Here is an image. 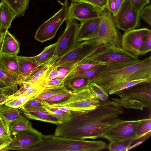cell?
Masks as SVG:
<instances>
[{"instance_id": "1", "label": "cell", "mask_w": 151, "mask_h": 151, "mask_svg": "<svg viewBox=\"0 0 151 151\" xmlns=\"http://www.w3.org/2000/svg\"><path fill=\"white\" fill-rule=\"evenodd\" d=\"M70 120L57 125L54 135L77 139H96L121 119L123 108L110 100L101 101L96 108L86 112L71 111Z\"/></svg>"}, {"instance_id": "2", "label": "cell", "mask_w": 151, "mask_h": 151, "mask_svg": "<svg viewBox=\"0 0 151 151\" xmlns=\"http://www.w3.org/2000/svg\"><path fill=\"white\" fill-rule=\"evenodd\" d=\"M141 79H151V56L119 69L106 70L96 77L92 82L108 93L124 82Z\"/></svg>"}, {"instance_id": "3", "label": "cell", "mask_w": 151, "mask_h": 151, "mask_svg": "<svg viewBox=\"0 0 151 151\" xmlns=\"http://www.w3.org/2000/svg\"><path fill=\"white\" fill-rule=\"evenodd\" d=\"M42 140L29 151H98L107 148L101 140L88 141L57 136L43 135Z\"/></svg>"}, {"instance_id": "4", "label": "cell", "mask_w": 151, "mask_h": 151, "mask_svg": "<svg viewBox=\"0 0 151 151\" xmlns=\"http://www.w3.org/2000/svg\"><path fill=\"white\" fill-rule=\"evenodd\" d=\"M140 60L138 57L122 47L102 44L98 45L78 64L85 63L100 64L108 66L109 70L119 69Z\"/></svg>"}, {"instance_id": "5", "label": "cell", "mask_w": 151, "mask_h": 151, "mask_svg": "<svg viewBox=\"0 0 151 151\" xmlns=\"http://www.w3.org/2000/svg\"><path fill=\"white\" fill-rule=\"evenodd\" d=\"M111 101L122 107L142 110L151 106V82L139 83L119 91Z\"/></svg>"}, {"instance_id": "6", "label": "cell", "mask_w": 151, "mask_h": 151, "mask_svg": "<svg viewBox=\"0 0 151 151\" xmlns=\"http://www.w3.org/2000/svg\"><path fill=\"white\" fill-rule=\"evenodd\" d=\"M101 101L95 97L87 87L73 92L68 99L63 102L50 104L46 103L52 107H67L71 111L86 112L96 108L100 105Z\"/></svg>"}, {"instance_id": "7", "label": "cell", "mask_w": 151, "mask_h": 151, "mask_svg": "<svg viewBox=\"0 0 151 151\" xmlns=\"http://www.w3.org/2000/svg\"><path fill=\"white\" fill-rule=\"evenodd\" d=\"M122 37L115 25L114 17L105 9L101 13L98 35L91 40L97 45L106 44L122 47Z\"/></svg>"}, {"instance_id": "8", "label": "cell", "mask_w": 151, "mask_h": 151, "mask_svg": "<svg viewBox=\"0 0 151 151\" xmlns=\"http://www.w3.org/2000/svg\"><path fill=\"white\" fill-rule=\"evenodd\" d=\"M68 0H65L62 8L39 27L35 33V39L44 42L53 38L63 22L68 19Z\"/></svg>"}, {"instance_id": "9", "label": "cell", "mask_w": 151, "mask_h": 151, "mask_svg": "<svg viewBox=\"0 0 151 151\" xmlns=\"http://www.w3.org/2000/svg\"><path fill=\"white\" fill-rule=\"evenodd\" d=\"M143 119L124 120L121 119L114 125L104 131L100 137L106 139L109 142L132 138L137 140L136 130Z\"/></svg>"}, {"instance_id": "10", "label": "cell", "mask_w": 151, "mask_h": 151, "mask_svg": "<svg viewBox=\"0 0 151 151\" xmlns=\"http://www.w3.org/2000/svg\"><path fill=\"white\" fill-rule=\"evenodd\" d=\"M99 45L91 40L84 41L58 59L53 66L58 68H71L87 57Z\"/></svg>"}, {"instance_id": "11", "label": "cell", "mask_w": 151, "mask_h": 151, "mask_svg": "<svg viewBox=\"0 0 151 151\" xmlns=\"http://www.w3.org/2000/svg\"><path fill=\"white\" fill-rule=\"evenodd\" d=\"M65 29L57 42L54 56L58 59L77 46L80 42L76 40L79 24L75 19L66 20Z\"/></svg>"}, {"instance_id": "12", "label": "cell", "mask_w": 151, "mask_h": 151, "mask_svg": "<svg viewBox=\"0 0 151 151\" xmlns=\"http://www.w3.org/2000/svg\"><path fill=\"white\" fill-rule=\"evenodd\" d=\"M139 13L132 7L129 0H125L114 17L116 26L125 32L139 27L140 19Z\"/></svg>"}, {"instance_id": "13", "label": "cell", "mask_w": 151, "mask_h": 151, "mask_svg": "<svg viewBox=\"0 0 151 151\" xmlns=\"http://www.w3.org/2000/svg\"><path fill=\"white\" fill-rule=\"evenodd\" d=\"M42 134L32 127L14 136L12 142L2 151L16 150L29 151L42 140Z\"/></svg>"}, {"instance_id": "14", "label": "cell", "mask_w": 151, "mask_h": 151, "mask_svg": "<svg viewBox=\"0 0 151 151\" xmlns=\"http://www.w3.org/2000/svg\"><path fill=\"white\" fill-rule=\"evenodd\" d=\"M150 33L151 30L146 28L125 32L122 37V47L138 57L142 45Z\"/></svg>"}, {"instance_id": "15", "label": "cell", "mask_w": 151, "mask_h": 151, "mask_svg": "<svg viewBox=\"0 0 151 151\" xmlns=\"http://www.w3.org/2000/svg\"><path fill=\"white\" fill-rule=\"evenodd\" d=\"M103 10L88 3L72 0L68 8V19H76L81 22L99 18L101 17Z\"/></svg>"}, {"instance_id": "16", "label": "cell", "mask_w": 151, "mask_h": 151, "mask_svg": "<svg viewBox=\"0 0 151 151\" xmlns=\"http://www.w3.org/2000/svg\"><path fill=\"white\" fill-rule=\"evenodd\" d=\"M101 17L80 22L77 32L76 40L79 42L91 40L97 36Z\"/></svg>"}, {"instance_id": "17", "label": "cell", "mask_w": 151, "mask_h": 151, "mask_svg": "<svg viewBox=\"0 0 151 151\" xmlns=\"http://www.w3.org/2000/svg\"><path fill=\"white\" fill-rule=\"evenodd\" d=\"M17 59L21 82L27 80L37 71L40 67L37 64L34 56H17Z\"/></svg>"}, {"instance_id": "18", "label": "cell", "mask_w": 151, "mask_h": 151, "mask_svg": "<svg viewBox=\"0 0 151 151\" xmlns=\"http://www.w3.org/2000/svg\"><path fill=\"white\" fill-rule=\"evenodd\" d=\"M18 86L19 89L9 97L7 101L22 94L27 96L31 99L45 89L42 83L36 82L23 81L19 83Z\"/></svg>"}, {"instance_id": "19", "label": "cell", "mask_w": 151, "mask_h": 151, "mask_svg": "<svg viewBox=\"0 0 151 151\" xmlns=\"http://www.w3.org/2000/svg\"><path fill=\"white\" fill-rule=\"evenodd\" d=\"M19 50L18 41L8 30H6L0 47V55L17 56Z\"/></svg>"}, {"instance_id": "20", "label": "cell", "mask_w": 151, "mask_h": 151, "mask_svg": "<svg viewBox=\"0 0 151 151\" xmlns=\"http://www.w3.org/2000/svg\"><path fill=\"white\" fill-rule=\"evenodd\" d=\"M21 109L28 119L41 121L58 125L60 124L57 119L46 111H42L22 106Z\"/></svg>"}, {"instance_id": "21", "label": "cell", "mask_w": 151, "mask_h": 151, "mask_svg": "<svg viewBox=\"0 0 151 151\" xmlns=\"http://www.w3.org/2000/svg\"><path fill=\"white\" fill-rule=\"evenodd\" d=\"M91 82L84 77L72 75L64 79V85L67 88L71 89L73 92H75L87 88Z\"/></svg>"}, {"instance_id": "22", "label": "cell", "mask_w": 151, "mask_h": 151, "mask_svg": "<svg viewBox=\"0 0 151 151\" xmlns=\"http://www.w3.org/2000/svg\"><path fill=\"white\" fill-rule=\"evenodd\" d=\"M17 17L15 12L8 5L1 1L0 3V22L3 30H8L13 20Z\"/></svg>"}, {"instance_id": "23", "label": "cell", "mask_w": 151, "mask_h": 151, "mask_svg": "<svg viewBox=\"0 0 151 151\" xmlns=\"http://www.w3.org/2000/svg\"><path fill=\"white\" fill-rule=\"evenodd\" d=\"M17 56L0 55V67L9 73L19 76Z\"/></svg>"}, {"instance_id": "24", "label": "cell", "mask_w": 151, "mask_h": 151, "mask_svg": "<svg viewBox=\"0 0 151 151\" xmlns=\"http://www.w3.org/2000/svg\"><path fill=\"white\" fill-rule=\"evenodd\" d=\"M58 60L54 56L50 61L40 67L33 75L24 81L38 82L42 83L43 85L45 77L48 70Z\"/></svg>"}, {"instance_id": "25", "label": "cell", "mask_w": 151, "mask_h": 151, "mask_svg": "<svg viewBox=\"0 0 151 151\" xmlns=\"http://www.w3.org/2000/svg\"><path fill=\"white\" fill-rule=\"evenodd\" d=\"M23 113L22 111L16 109L6 105L5 104L0 106V116L9 125L13 121L16 120Z\"/></svg>"}, {"instance_id": "26", "label": "cell", "mask_w": 151, "mask_h": 151, "mask_svg": "<svg viewBox=\"0 0 151 151\" xmlns=\"http://www.w3.org/2000/svg\"><path fill=\"white\" fill-rule=\"evenodd\" d=\"M40 101L45 111L50 114L56 117L58 120L60 124L68 122L71 119V112H66L59 108L50 106L42 100Z\"/></svg>"}, {"instance_id": "27", "label": "cell", "mask_w": 151, "mask_h": 151, "mask_svg": "<svg viewBox=\"0 0 151 151\" xmlns=\"http://www.w3.org/2000/svg\"><path fill=\"white\" fill-rule=\"evenodd\" d=\"M32 127V123L21 115L9 124V129L11 134L14 136L21 132L27 130Z\"/></svg>"}, {"instance_id": "28", "label": "cell", "mask_w": 151, "mask_h": 151, "mask_svg": "<svg viewBox=\"0 0 151 151\" xmlns=\"http://www.w3.org/2000/svg\"><path fill=\"white\" fill-rule=\"evenodd\" d=\"M57 45V42L46 47L40 54L34 56L39 67L47 63L54 57Z\"/></svg>"}, {"instance_id": "29", "label": "cell", "mask_w": 151, "mask_h": 151, "mask_svg": "<svg viewBox=\"0 0 151 151\" xmlns=\"http://www.w3.org/2000/svg\"><path fill=\"white\" fill-rule=\"evenodd\" d=\"M21 81L19 76L9 73L0 67V84L2 87L17 86Z\"/></svg>"}, {"instance_id": "30", "label": "cell", "mask_w": 151, "mask_h": 151, "mask_svg": "<svg viewBox=\"0 0 151 151\" xmlns=\"http://www.w3.org/2000/svg\"><path fill=\"white\" fill-rule=\"evenodd\" d=\"M108 68V66L101 65L90 69L74 73L70 76H81L86 78L91 82L96 77L103 72L107 70Z\"/></svg>"}, {"instance_id": "31", "label": "cell", "mask_w": 151, "mask_h": 151, "mask_svg": "<svg viewBox=\"0 0 151 151\" xmlns=\"http://www.w3.org/2000/svg\"><path fill=\"white\" fill-rule=\"evenodd\" d=\"M16 13L17 17L24 16L27 9L29 0H1Z\"/></svg>"}, {"instance_id": "32", "label": "cell", "mask_w": 151, "mask_h": 151, "mask_svg": "<svg viewBox=\"0 0 151 151\" xmlns=\"http://www.w3.org/2000/svg\"><path fill=\"white\" fill-rule=\"evenodd\" d=\"M71 91L68 90L65 86L58 88H45L34 98L40 101L57 94L69 92Z\"/></svg>"}, {"instance_id": "33", "label": "cell", "mask_w": 151, "mask_h": 151, "mask_svg": "<svg viewBox=\"0 0 151 151\" xmlns=\"http://www.w3.org/2000/svg\"><path fill=\"white\" fill-rule=\"evenodd\" d=\"M151 133V118L143 119L138 124L136 132V137L138 139Z\"/></svg>"}, {"instance_id": "34", "label": "cell", "mask_w": 151, "mask_h": 151, "mask_svg": "<svg viewBox=\"0 0 151 151\" xmlns=\"http://www.w3.org/2000/svg\"><path fill=\"white\" fill-rule=\"evenodd\" d=\"M137 140L135 138L109 142L107 147L110 151H124L130 146L131 144Z\"/></svg>"}, {"instance_id": "35", "label": "cell", "mask_w": 151, "mask_h": 151, "mask_svg": "<svg viewBox=\"0 0 151 151\" xmlns=\"http://www.w3.org/2000/svg\"><path fill=\"white\" fill-rule=\"evenodd\" d=\"M88 88L95 97L102 101L107 100L109 97L108 93L101 87L93 82H91Z\"/></svg>"}, {"instance_id": "36", "label": "cell", "mask_w": 151, "mask_h": 151, "mask_svg": "<svg viewBox=\"0 0 151 151\" xmlns=\"http://www.w3.org/2000/svg\"><path fill=\"white\" fill-rule=\"evenodd\" d=\"M151 82V79H141L132 80L124 82L111 90L108 93L109 95L115 94L121 90L128 88L143 82Z\"/></svg>"}, {"instance_id": "37", "label": "cell", "mask_w": 151, "mask_h": 151, "mask_svg": "<svg viewBox=\"0 0 151 151\" xmlns=\"http://www.w3.org/2000/svg\"><path fill=\"white\" fill-rule=\"evenodd\" d=\"M17 86H5L0 87V106L4 104L9 97L18 90Z\"/></svg>"}, {"instance_id": "38", "label": "cell", "mask_w": 151, "mask_h": 151, "mask_svg": "<svg viewBox=\"0 0 151 151\" xmlns=\"http://www.w3.org/2000/svg\"><path fill=\"white\" fill-rule=\"evenodd\" d=\"M125 0H107L106 9L111 12L114 17Z\"/></svg>"}, {"instance_id": "39", "label": "cell", "mask_w": 151, "mask_h": 151, "mask_svg": "<svg viewBox=\"0 0 151 151\" xmlns=\"http://www.w3.org/2000/svg\"><path fill=\"white\" fill-rule=\"evenodd\" d=\"M72 93L71 91L69 92L55 95L42 101L49 104L63 102L68 99Z\"/></svg>"}, {"instance_id": "40", "label": "cell", "mask_w": 151, "mask_h": 151, "mask_svg": "<svg viewBox=\"0 0 151 151\" xmlns=\"http://www.w3.org/2000/svg\"><path fill=\"white\" fill-rule=\"evenodd\" d=\"M140 18H141L150 26L151 25V5L143 7L139 13Z\"/></svg>"}, {"instance_id": "41", "label": "cell", "mask_w": 151, "mask_h": 151, "mask_svg": "<svg viewBox=\"0 0 151 151\" xmlns=\"http://www.w3.org/2000/svg\"><path fill=\"white\" fill-rule=\"evenodd\" d=\"M45 88H50L62 87L64 86L63 78H55L45 82L43 84Z\"/></svg>"}, {"instance_id": "42", "label": "cell", "mask_w": 151, "mask_h": 151, "mask_svg": "<svg viewBox=\"0 0 151 151\" xmlns=\"http://www.w3.org/2000/svg\"><path fill=\"white\" fill-rule=\"evenodd\" d=\"M22 106L24 108H29L38 110L45 111L40 101L34 98L31 99Z\"/></svg>"}, {"instance_id": "43", "label": "cell", "mask_w": 151, "mask_h": 151, "mask_svg": "<svg viewBox=\"0 0 151 151\" xmlns=\"http://www.w3.org/2000/svg\"><path fill=\"white\" fill-rule=\"evenodd\" d=\"M151 50V33L143 42L139 50L140 55L146 54Z\"/></svg>"}, {"instance_id": "44", "label": "cell", "mask_w": 151, "mask_h": 151, "mask_svg": "<svg viewBox=\"0 0 151 151\" xmlns=\"http://www.w3.org/2000/svg\"><path fill=\"white\" fill-rule=\"evenodd\" d=\"M133 8L139 12L141 10L150 2V0H129Z\"/></svg>"}, {"instance_id": "45", "label": "cell", "mask_w": 151, "mask_h": 151, "mask_svg": "<svg viewBox=\"0 0 151 151\" xmlns=\"http://www.w3.org/2000/svg\"><path fill=\"white\" fill-rule=\"evenodd\" d=\"M89 3L103 10L106 9L107 0H77Z\"/></svg>"}, {"instance_id": "46", "label": "cell", "mask_w": 151, "mask_h": 151, "mask_svg": "<svg viewBox=\"0 0 151 151\" xmlns=\"http://www.w3.org/2000/svg\"><path fill=\"white\" fill-rule=\"evenodd\" d=\"M10 135L9 125L0 116V137Z\"/></svg>"}, {"instance_id": "47", "label": "cell", "mask_w": 151, "mask_h": 151, "mask_svg": "<svg viewBox=\"0 0 151 151\" xmlns=\"http://www.w3.org/2000/svg\"><path fill=\"white\" fill-rule=\"evenodd\" d=\"M58 72V68L54 67L52 65L49 69L45 77L44 83L56 78L57 76Z\"/></svg>"}, {"instance_id": "48", "label": "cell", "mask_w": 151, "mask_h": 151, "mask_svg": "<svg viewBox=\"0 0 151 151\" xmlns=\"http://www.w3.org/2000/svg\"><path fill=\"white\" fill-rule=\"evenodd\" d=\"M13 138L11 135L0 137V151L9 146L12 142Z\"/></svg>"}, {"instance_id": "49", "label": "cell", "mask_w": 151, "mask_h": 151, "mask_svg": "<svg viewBox=\"0 0 151 151\" xmlns=\"http://www.w3.org/2000/svg\"><path fill=\"white\" fill-rule=\"evenodd\" d=\"M6 105L12 107L19 109L23 105L20 103L18 100L16 98L13 99L6 101L4 104Z\"/></svg>"}, {"instance_id": "50", "label": "cell", "mask_w": 151, "mask_h": 151, "mask_svg": "<svg viewBox=\"0 0 151 151\" xmlns=\"http://www.w3.org/2000/svg\"><path fill=\"white\" fill-rule=\"evenodd\" d=\"M58 68V72L57 78H63L67 74L71 68L60 67Z\"/></svg>"}, {"instance_id": "51", "label": "cell", "mask_w": 151, "mask_h": 151, "mask_svg": "<svg viewBox=\"0 0 151 151\" xmlns=\"http://www.w3.org/2000/svg\"><path fill=\"white\" fill-rule=\"evenodd\" d=\"M17 98L23 105L31 99L27 96L22 94L19 95L14 98Z\"/></svg>"}, {"instance_id": "52", "label": "cell", "mask_w": 151, "mask_h": 151, "mask_svg": "<svg viewBox=\"0 0 151 151\" xmlns=\"http://www.w3.org/2000/svg\"><path fill=\"white\" fill-rule=\"evenodd\" d=\"M5 31L0 34V47L3 39Z\"/></svg>"}, {"instance_id": "53", "label": "cell", "mask_w": 151, "mask_h": 151, "mask_svg": "<svg viewBox=\"0 0 151 151\" xmlns=\"http://www.w3.org/2000/svg\"><path fill=\"white\" fill-rule=\"evenodd\" d=\"M4 31H4L2 28L1 23L0 22V34H1Z\"/></svg>"}, {"instance_id": "54", "label": "cell", "mask_w": 151, "mask_h": 151, "mask_svg": "<svg viewBox=\"0 0 151 151\" xmlns=\"http://www.w3.org/2000/svg\"></svg>"}]
</instances>
